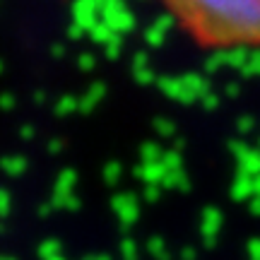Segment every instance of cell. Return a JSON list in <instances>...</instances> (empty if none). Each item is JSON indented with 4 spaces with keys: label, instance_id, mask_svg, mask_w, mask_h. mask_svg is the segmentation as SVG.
I'll list each match as a JSON object with an SVG mask.
<instances>
[{
    "label": "cell",
    "instance_id": "cell-1",
    "mask_svg": "<svg viewBox=\"0 0 260 260\" xmlns=\"http://www.w3.org/2000/svg\"><path fill=\"white\" fill-rule=\"evenodd\" d=\"M207 53L260 51V0H145Z\"/></svg>",
    "mask_w": 260,
    "mask_h": 260
}]
</instances>
